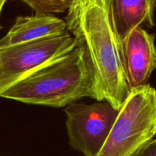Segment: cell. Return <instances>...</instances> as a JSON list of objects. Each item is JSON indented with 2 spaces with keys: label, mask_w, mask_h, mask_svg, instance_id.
<instances>
[{
  "label": "cell",
  "mask_w": 156,
  "mask_h": 156,
  "mask_svg": "<svg viewBox=\"0 0 156 156\" xmlns=\"http://www.w3.org/2000/svg\"><path fill=\"white\" fill-rule=\"evenodd\" d=\"M65 21L67 31L88 57L95 100L105 101L120 110L131 88L111 1L71 0Z\"/></svg>",
  "instance_id": "cell-1"
},
{
  "label": "cell",
  "mask_w": 156,
  "mask_h": 156,
  "mask_svg": "<svg viewBox=\"0 0 156 156\" xmlns=\"http://www.w3.org/2000/svg\"><path fill=\"white\" fill-rule=\"evenodd\" d=\"M2 98L56 108L84 98L95 99L94 77L85 51L76 46L26 76Z\"/></svg>",
  "instance_id": "cell-2"
},
{
  "label": "cell",
  "mask_w": 156,
  "mask_h": 156,
  "mask_svg": "<svg viewBox=\"0 0 156 156\" xmlns=\"http://www.w3.org/2000/svg\"><path fill=\"white\" fill-rule=\"evenodd\" d=\"M156 136V88L131 89L98 156H137Z\"/></svg>",
  "instance_id": "cell-3"
},
{
  "label": "cell",
  "mask_w": 156,
  "mask_h": 156,
  "mask_svg": "<svg viewBox=\"0 0 156 156\" xmlns=\"http://www.w3.org/2000/svg\"><path fill=\"white\" fill-rule=\"evenodd\" d=\"M76 47V41L68 32L59 36L0 48V98L34 71Z\"/></svg>",
  "instance_id": "cell-4"
},
{
  "label": "cell",
  "mask_w": 156,
  "mask_h": 156,
  "mask_svg": "<svg viewBox=\"0 0 156 156\" xmlns=\"http://www.w3.org/2000/svg\"><path fill=\"white\" fill-rule=\"evenodd\" d=\"M71 147L84 156H98L114 124L119 110L105 101L71 104L64 109Z\"/></svg>",
  "instance_id": "cell-5"
},
{
  "label": "cell",
  "mask_w": 156,
  "mask_h": 156,
  "mask_svg": "<svg viewBox=\"0 0 156 156\" xmlns=\"http://www.w3.org/2000/svg\"><path fill=\"white\" fill-rule=\"evenodd\" d=\"M126 75L131 89L147 85L156 69L155 34L136 27L123 38Z\"/></svg>",
  "instance_id": "cell-6"
},
{
  "label": "cell",
  "mask_w": 156,
  "mask_h": 156,
  "mask_svg": "<svg viewBox=\"0 0 156 156\" xmlns=\"http://www.w3.org/2000/svg\"><path fill=\"white\" fill-rule=\"evenodd\" d=\"M68 33L64 20L52 14L18 16L8 33L0 39V48L27 44Z\"/></svg>",
  "instance_id": "cell-7"
},
{
  "label": "cell",
  "mask_w": 156,
  "mask_h": 156,
  "mask_svg": "<svg viewBox=\"0 0 156 156\" xmlns=\"http://www.w3.org/2000/svg\"><path fill=\"white\" fill-rule=\"evenodd\" d=\"M119 34L123 39L136 27L155 25L156 0H111Z\"/></svg>",
  "instance_id": "cell-8"
},
{
  "label": "cell",
  "mask_w": 156,
  "mask_h": 156,
  "mask_svg": "<svg viewBox=\"0 0 156 156\" xmlns=\"http://www.w3.org/2000/svg\"><path fill=\"white\" fill-rule=\"evenodd\" d=\"M36 13L54 14L67 12L71 0H21Z\"/></svg>",
  "instance_id": "cell-9"
},
{
  "label": "cell",
  "mask_w": 156,
  "mask_h": 156,
  "mask_svg": "<svg viewBox=\"0 0 156 156\" xmlns=\"http://www.w3.org/2000/svg\"><path fill=\"white\" fill-rule=\"evenodd\" d=\"M141 154L143 156H156V138L144 148Z\"/></svg>",
  "instance_id": "cell-10"
},
{
  "label": "cell",
  "mask_w": 156,
  "mask_h": 156,
  "mask_svg": "<svg viewBox=\"0 0 156 156\" xmlns=\"http://www.w3.org/2000/svg\"><path fill=\"white\" fill-rule=\"evenodd\" d=\"M7 1L8 0H0V15H1V12L3 9V6L5 5V2Z\"/></svg>",
  "instance_id": "cell-11"
},
{
  "label": "cell",
  "mask_w": 156,
  "mask_h": 156,
  "mask_svg": "<svg viewBox=\"0 0 156 156\" xmlns=\"http://www.w3.org/2000/svg\"><path fill=\"white\" fill-rule=\"evenodd\" d=\"M137 156H143V155H142V154H141V152H140V154H139V155H137Z\"/></svg>",
  "instance_id": "cell-12"
},
{
  "label": "cell",
  "mask_w": 156,
  "mask_h": 156,
  "mask_svg": "<svg viewBox=\"0 0 156 156\" xmlns=\"http://www.w3.org/2000/svg\"><path fill=\"white\" fill-rule=\"evenodd\" d=\"M2 28V27H1V26H0V29H1Z\"/></svg>",
  "instance_id": "cell-13"
}]
</instances>
